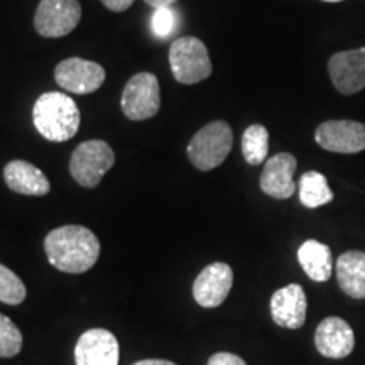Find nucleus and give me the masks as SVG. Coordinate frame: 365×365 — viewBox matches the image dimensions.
Here are the masks:
<instances>
[{
    "label": "nucleus",
    "instance_id": "1",
    "mask_svg": "<svg viewBox=\"0 0 365 365\" xmlns=\"http://www.w3.org/2000/svg\"><path fill=\"white\" fill-rule=\"evenodd\" d=\"M48 261L58 271L83 274L95 266L100 257L98 237L81 225L58 227L44 239Z\"/></svg>",
    "mask_w": 365,
    "mask_h": 365
},
{
    "label": "nucleus",
    "instance_id": "2",
    "mask_svg": "<svg viewBox=\"0 0 365 365\" xmlns=\"http://www.w3.org/2000/svg\"><path fill=\"white\" fill-rule=\"evenodd\" d=\"M80 108L70 95L46 91L36 100L33 122L36 130L51 143H66L80 129Z\"/></svg>",
    "mask_w": 365,
    "mask_h": 365
},
{
    "label": "nucleus",
    "instance_id": "3",
    "mask_svg": "<svg viewBox=\"0 0 365 365\" xmlns=\"http://www.w3.org/2000/svg\"><path fill=\"white\" fill-rule=\"evenodd\" d=\"M234 145L230 125L223 120L210 122L190 140L188 158L196 170L212 171L225 161Z\"/></svg>",
    "mask_w": 365,
    "mask_h": 365
},
{
    "label": "nucleus",
    "instance_id": "4",
    "mask_svg": "<svg viewBox=\"0 0 365 365\" xmlns=\"http://www.w3.org/2000/svg\"><path fill=\"white\" fill-rule=\"evenodd\" d=\"M170 66L178 83L195 85L212 75L207 46L193 36L176 39L170 48Z\"/></svg>",
    "mask_w": 365,
    "mask_h": 365
},
{
    "label": "nucleus",
    "instance_id": "5",
    "mask_svg": "<svg viewBox=\"0 0 365 365\" xmlns=\"http://www.w3.org/2000/svg\"><path fill=\"white\" fill-rule=\"evenodd\" d=\"M115 163V154L105 140H85L73 150L70 173L83 188H95Z\"/></svg>",
    "mask_w": 365,
    "mask_h": 365
},
{
    "label": "nucleus",
    "instance_id": "6",
    "mask_svg": "<svg viewBox=\"0 0 365 365\" xmlns=\"http://www.w3.org/2000/svg\"><path fill=\"white\" fill-rule=\"evenodd\" d=\"M120 107L124 115L134 122L156 115L161 108V91L156 75L143 71L132 76L122 91Z\"/></svg>",
    "mask_w": 365,
    "mask_h": 365
},
{
    "label": "nucleus",
    "instance_id": "7",
    "mask_svg": "<svg viewBox=\"0 0 365 365\" xmlns=\"http://www.w3.org/2000/svg\"><path fill=\"white\" fill-rule=\"evenodd\" d=\"M80 19L78 0H41L34 16V29L43 38L56 39L75 31Z\"/></svg>",
    "mask_w": 365,
    "mask_h": 365
},
{
    "label": "nucleus",
    "instance_id": "8",
    "mask_svg": "<svg viewBox=\"0 0 365 365\" xmlns=\"http://www.w3.org/2000/svg\"><path fill=\"white\" fill-rule=\"evenodd\" d=\"M107 73L98 63L83 58H68L54 70V80L65 91L86 95L97 91L103 85Z\"/></svg>",
    "mask_w": 365,
    "mask_h": 365
},
{
    "label": "nucleus",
    "instance_id": "9",
    "mask_svg": "<svg viewBox=\"0 0 365 365\" xmlns=\"http://www.w3.org/2000/svg\"><path fill=\"white\" fill-rule=\"evenodd\" d=\"M319 148L330 153L357 154L365 149V125L355 120H328L314 132Z\"/></svg>",
    "mask_w": 365,
    "mask_h": 365
},
{
    "label": "nucleus",
    "instance_id": "10",
    "mask_svg": "<svg viewBox=\"0 0 365 365\" xmlns=\"http://www.w3.org/2000/svg\"><path fill=\"white\" fill-rule=\"evenodd\" d=\"M120 346L112 331L105 328H91L76 341V365H118Z\"/></svg>",
    "mask_w": 365,
    "mask_h": 365
},
{
    "label": "nucleus",
    "instance_id": "11",
    "mask_svg": "<svg viewBox=\"0 0 365 365\" xmlns=\"http://www.w3.org/2000/svg\"><path fill=\"white\" fill-rule=\"evenodd\" d=\"M234 284V271L225 262H213L203 269L193 284L195 301L203 308H217L227 299Z\"/></svg>",
    "mask_w": 365,
    "mask_h": 365
},
{
    "label": "nucleus",
    "instance_id": "12",
    "mask_svg": "<svg viewBox=\"0 0 365 365\" xmlns=\"http://www.w3.org/2000/svg\"><path fill=\"white\" fill-rule=\"evenodd\" d=\"M331 83L340 93L354 95L365 88V48L333 54L328 61Z\"/></svg>",
    "mask_w": 365,
    "mask_h": 365
},
{
    "label": "nucleus",
    "instance_id": "13",
    "mask_svg": "<svg viewBox=\"0 0 365 365\" xmlns=\"http://www.w3.org/2000/svg\"><path fill=\"white\" fill-rule=\"evenodd\" d=\"M307 294L299 284H287L272 294L271 317L276 325L298 330L307 322Z\"/></svg>",
    "mask_w": 365,
    "mask_h": 365
},
{
    "label": "nucleus",
    "instance_id": "14",
    "mask_svg": "<svg viewBox=\"0 0 365 365\" xmlns=\"http://www.w3.org/2000/svg\"><path fill=\"white\" fill-rule=\"evenodd\" d=\"M298 161L293 154L279 153L269 158L261 175V190L276 200H287L294 195V173Z\"/></svg>",
    "mask_w": 365,
    "mask_h": 365
},
{
    "label": "nucleus",
    "instance_id": "15",
    "mask_svg": "<svg viewBox=\"0 0 365 365\" xmlns=\"http://www.w3.org/2000/svg\"><path fill=\"white\" fill-rule=\"evenodd\" d=\"M314 345L323 357L344 359L352 354L355 346L354 330L345 319L328 317L319 323L314 333Z\"/></svg>",
    "mask_w": 365,
    "mask_h": 365
},
{
    "label": "nucleus",
    "instance_id": "16",
    "mask_svg": "<svg viewBox=\"0 0 365 365\" xmlns=\"http://www.w3.org/2000/svg\"><path fill=\"white\" fill-rule=\"evenodd\" d=\"M4 180L9 188L19 195L44 196L51 190V185L44 173L34 164L21 161V159L11 161L4 168Z\"/></svg>",
    "mask_w": 365,
    "mask_h": 365
},
{
    "label": "nucleus",
    "instance_id": "17",
    "mask_svg": "<svg viewBox=\"0 0 365 365\" xmlns=\"http://www.w3.org/2000/svg\"><path fill=\"white\" fill-rule=\"evenodd\" d=\"M336 281L350 298H365V252L349 250L336 261Z\"/></svg>",
    "mask_w": 365,
    "mask_h": 365
},
{
    "label": "nucleus",
    "instance_id": "18",
    "mask_svg": "<svg viewBox=\"0 0 365 365\" xmlns=\"http://www.w3.org/2000/svg\"><path fill=\"white\" fill-rule=\"evenodd\" d=\"M298 262L314 282H327L333 274V257L328 245L318 240H307L298 249Z\"/></svg>",
    "mask_w": 365,
    "mask_h": 365
},
{
    "label": "nucleus",
    "instance_id": "19",
    "mask_svg": "<svg viewBox=\"0 0 365 365\" xmlns=\"http://www.w3.org/2000/svg\"><path fill=\"white\" fill-rule=\"evenodd\" d=\"M299 200L307 208H318L330 203L333 191L327 178L318 171H308L299 180Z\"/></svg>",
    "mask_w": 365,
    "mask_h": 365
},
{
    "label": "nucleus",
    "instance_id": "20",
    "mask_svg": "<svg viewBox=\"0 0 365 365\" xmlns=\"http://www.w3.org/2000/svg\"><path fill=\"white\" fill-rule=\"evenodd\" d=\"M242 154L250 166H259L267 159L269 132L264 125L254 124L245 129L242 135Z\"/></svg>",
    "mask_w": 365,
    "mask_h": 365
},
{
    "label": "nucleus",
    "instance_id": "21",
    "mask_svg": "<svg viewBox=\"0 0 365 365\" xmlns=\"http://www.w3.org/2000/svg\"><path fill=\"white\" fill-rule=\"evenodd\" d=\"M26 286L17 274L0 264V301L7 304H21L26 299Z\"/></svg>",
    "mask_w": 365,
    "mask_h": 365
},
{
    "label": "nucleus",
    "instance_id": "22",
    "mask_svg": "<svg viewBox=\"0 0 365 365\" xmlns=\"http://www.w3.org/2000/svg\"><path fill=\"white\" fill-rule=\"evenodd\" d=\"M22 349V333L16 323L0 313V357H16Z\"/></svg>",
    "mask_w": 365,
    "mask_h": 365
},
{
    "label": "nucleus",
    "instance_id": "23",
    "mask_svg": "<svg viewBox=\"0 0 365 365\" xmlns=\"http://www.w3.org/2000/svg\"><path fill=\"white\" fill-rule=\"evenodd\" d=\"M150 27H153V33L158 38H168L176 31V12L173 11V7H159L156 12L153 14V19H150Z\"/></svg>",
    "mask_w": 365,
    "mask_h": 365
},
{
    "label": "nucleus",
    "instance_id": "24",
    "mask_svg": "<svg viewBox=\"0 0 365 365\" xmlns=\"http://www.w3.org/2000/svg\"><path fill=\"white\" fill-rule=\"evenodd\" d=\"M208 365H247L245 360L239 355L230 352H218L212 355L208 360Z\"/></svg>",
    "mask_w": 365,
    "mask_h": 365
},
{
    "label": "nucleus",
    "instance_id": "25",
    "mask_svg": "<svg viewBox=\"0 0 365 365\" xmlns=\"http://www.w3.org/2000/svg\"><path fill=\"white\" fill-rule=\"evenodd\" d=\"M100 2L112 12H125L134 4V0H100Z\"/></svg>",
    "mask_w": 365,
    "mask_h": 365
},
{
    "label": "nucleus",
    "instance_id": "26",
    "mask_svg": "<svg viewBox=\"0 0 365 365\" xmlns=\"http://www.w3.org/2000/svg\"><path fill=\"white\" fill-rule=\"evenodd\" d=\"M145 4L154 9H159V7H173L178 0H144Z\"/></svg>",
    "mask_w": 365,
    "mask_h": 365
},
{
    "label": "nucleus",
    "instance_id": "27",
    "mask_svg": "<svg viewBox=\"0 0 365 365\" xmlns=\"http://www.w3.org/2000/svg\"><path fill=\"white\" fill-rule=\"evenodd\" d=\"M134 365H176L170 362V360H161V359H148V360H139Z\"/></svg>",
    "mask_w": 365,
    "mask_h": 365
},
{
    "label": "nucleus",
    "instance_id": "28",
    "mask_svg": "<svg viewBox=\"0 0 365 365\" xmlns=\"http://www.w3.org/2000/svg\"><path fill=\"white\" fill-rule=\"evenodd\" d=\"M323 2H341V0H323Z\"/></svg>",
    "mask_w": 365,
    "mask_h": 365
}]
</instances>
